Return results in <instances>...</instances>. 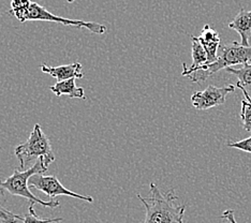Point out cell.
I'll list each match as a JSON object with an SVG mask.
<instances>
[{"label": "cell", "mask_w": 251, "mask_h": 223, "mask_svg": "<svg viewBox=\"0 0 251 223\" xmlns=\"http://www.w3.org/2000/svg\"><path fill=\"white\" fill-rule=\"evenodd\" d=\"M222 219H226V221H229L230 223H237L235 220V217H234V211L231 209H227L226 211H224L221 215Z\"/></svg>", "instance_id": "obj_19"}, {"label": "cell", "mask_w": 251, "mask_h": 223, "mask_svg": "<svg viewBox=\"0 0 251 223\" xmlns=\"http://www.w3.org/2000/svg\"><path fill=\"white\" fill-rule=\"evenodd\" d=\"M48 171V167L44 164L42 160H38L36 163L31 165L29 169L25 171L14 170L13 174L5 179H0V196H4L5 193H9L11 196L24 198L29 201V203L40 204L44 207L56 208L60 205L56 199H50V201H43V199L33 196L30 191L29 180L33 175L43 174Z\"/></svg>", "instance_id": "obj_2"}, {"label": "cell", "mask_w": 251, "mask_h": 223, "mask_svg": "<svg viewBox=\"0 0 251 223\" xmlns=\"http://www.w3.org/2000/svg\"><path fill=\"white\" fill-rule=\"evenodd\" d=\"M29 187L35 188L38 191L45 193L49 198H50V199H54L58 196H66V197H71L74 198L83 199V201L88 202V203L94 202L93 197L82 196V194H78L76 192L69 190V189H67L64 185L61 184L56 176H53V175H49V176H45L43 174L33 175L29 180Z\"/></svg>", "instance_id": "obj_6"}, {"label": "cell", "mask_w": 251, "mask_h": 223, "mask_svg": "<svg viewBox=\"0 0 251 223\" xmlns=\"http://www.w3.org/2000/svg\"><path fill=\"white\" fill-rule=\"evenodd\" d=\"M230 29L235 30L241 36L243 47H250L251 38V11L241 10L229 24Z\"/></svg>", "instance_id": "obj_10"}, {"label": "cell", "mask_w": 251, "mask_h": 223, "mask_svg": "<svg viewBox=\"0 0 251 223\" xmlns=\"http://www.w3.org/2000/svg\"><path fill=\"white\" fill-rule=\"evenodd\" d=\"M197 38L206 51L208 65L213 64L218 58V49L220 47L219 33L206 24L203 27L201 34Z\"/></svg>", "instance_id": "obj_8"}, {"label": "cell", "mask_w": 251, "mask_h": 223, "mask_svg": "<svg viewBox=\"0 0 251 223\" xmlns=\"http://www.w3.org/2000/svg\"><path fill=\"white\" fill-rule=\"evenodd\" d=\"M19 220H23V217L16 215L12 211L5 209L0 206V222L1 223H16Z\"/></svg>", "instance_id": "obj_17"}, {"label": "cell", "mask_w": 251, "mask_h": 223, "mask_svg": "<svg viewBox=\"0 0 251 223\" xmlns=\"http://www.w3.org/2000/svg\"><path fill=\"white\" fill-rule=\"evenodd\" d=\"M226 71L230 74H234L238 78L235 87L241 89L246 100L251 103V61L243 65L239 69L227 68Z\"/></svg>", "instance_id": "obj_12"}, {"label": "cell", "mask_w": 251, "mask_h": 223, "mask_svg": "<svg viewBox=\"0 0 251 223\" xmlns=\"http://www.w3.org/2000/svg\"><path fill=\"white\" fill-rule=\"evenodd\" d=\"M191 51H192V65L188 68L187 65L182 64V72L181 75L188 77L190 74L197 72L200 68H202L203 66L208 65V59H207V54L205 51L203 45L200 43L197 37L191 36Z\"/></svg>", "instance_id": "obj_11"}, {"label": "cell", "mask_w": 251, "mask_h": 223, "mask_svg": "<svg viewBox=\"0 0 251 223\" xmlns=\"http://www.w3.org/2000/svg\"><path fill=\"white\" fill-rule=\"evenodd\" d=\"M227 146L231 148H235V149H239L245 152L251 153V136L247 137V139L238 141V142H230Z\"/></svg>", "instance_id": "obj_18"}, {"label": "cell", "mask_w": 251, "mask_h": 223, "mask_svg": "<svg viewBox=\"0 0 251 223\" xmlns=\"http://www.w3.org/2000/svg\"><path fill=\"white\" fill-rule=\"evenodd\" d=\"M251 61V47H243L241 43L232 42L221 48L218 58L210 65L203 66L195 73L190 74L188 78L193 83L205 82L215 73L236 65H245Z\"/></svg>", "instance_id": "obj_3"}, {"label": "cell", "mask_w": 251, "mask_h": 223, "mask_svg": "<svg viewBox=\"0 0 251 223\" xmlns=\"http://www.w3.org/2000/svg\"><path fill=\"white\" fill-rule=\"evenodd\" d=\"M241 118L244 129L247 132H251V103L247 100H242Z\"/></svg>", "instance_id": "obj_16"}, {"label": "cell", "mask_w": 251, "mask_h": 223, "mask_svg": "<svg viewBox=\"0 0 251 223\" xmlns=\"http://www.w3.org/2000/svg\"><path fill=\"white\" fill-rule=\"evenodd\" d=\"M75 81L76 78H70V79H67V81L57 82L55 85L50 86V91H53L57 97H61L66 95L69 97V98L86 99L84 88L78 87Z\"/></svg>", "instance_id": "obj_13"}, {"label": "cell", "mask_w": 251, "mask_h": 223, "mask_svg": "<svg viewBox=\"0 0 251 223\" xmlns=\"http://www.w3.org/2000/svg\"><path fill=\"white\" fill-rule=\"evenodd\" d=\"M27 21H42V22H53V23H60L65 26H74L76 28H86L90 32L95 34H103L106 32V27L99 23L96 22H86L82 20H71L67 17H62L55 15L52 12L45 8L40 5L37 2H31L29 8V12L27 15Z\"/></svg>", "instance_id": "obj_5"}, {"label": "cell", "mask_w": 251, "mask_h": 223, "mask_svg": "<svg viewBox=\"0 0 251 223\" xmlns=\"http://www.w3.org/2000/svg\"><path fill=\"white\" fill-rule=\"evenodd\" d=\"M33 206H35V204L29 203V206H28V214L25 217H23V220H22L24 223H54V222L62 221V218H54V219L39 218Z\"/></svg>", "instance_id": "obj_15"}, {"label": "cell", "mask_w": 251, "mask_h": 223, "mask_svg": "<svg viewBox=\"0 0 251 223\" xmlns=\"http://www.w3.org/2000/svg\"><path fill=\"white\" fill-rule=\"evenodd\" d=\"M67 1H68V2H69V3H72V2H74V1H75V0H67Z\"/></svg>", "instance_id": "obj_20"}, {"label": "cell", "mask_w": 251, "mask_h": 223, "mask_svg": "<svg viewBox=\"0 0 251 223\" xmlns=\"http://www.w3.org/2000/svg\"><path fill=\"white\" fill-rule=\"evenodd\" d=\"M31 2V0H11L10 13L13 14L21 23H25Z\"/></svg>", "instance_id": "obj_14"}, {"label": "cell", "mask_w": 251, "mask_h": 223, "mask_svg": "<svg viewBox=\"0 0 251 223\" xmlns=\"http://www.w3.org/2000/svg\"><path fill=\"white\" fill-rule=\"evenodd\" d=\"M41 71L44 73H48L50 75H52L56 79H58V82L67 81L70 78H83L84 74L82 73L83 66L79 62H74V64L70 65H64L58 67H50L47 65H41L40 67Z\"/></svg>", "instance_id": "obj_9"}, {"label": "cell", "mask_w": 251, "mask_h": 223, "mask_svg": "<svg viewBox=\"0 0 251 223\" xmlns=\"http://www.w3.org/2000/svg\"><path fill=\"white\" fill-rule=\"evenodd\" d=\"M14 152L20 161L21 169H25L32 161H38L39 159L49 168L56 159L50 141L39 124H35L27 141L15 147Z\"/></svg>", "instance_id": "obj_4"}, {"label": "cell", "mask_w": 251, "mask_h": 223, "mask_svg": "<svg viewBox=\"0 0 251 223\" xmlns=\"http://www.w3.org/2000/svg\"><path fill=\"white\" fill-rule=\"evenodd\" d=\"M150 189L151 194L148 198L138 194L146 210L144 223H184L186 206L175 204L178 197L173 189L163 193L155 182H151Z\"/></svg>", "instance_id": "obj_1"}, {"label": "cell", "mask_w": 251, "mask_h": 223, "mask_svg": "<svg viewBox=\"0 0 251 223\" xmlns=\"http://www.w3.org/2000/svg\"><path fill=\"white\" fill-rule=\"evenodd\" d=\"M235 86L227 84L224 87H216L209 85L203 91H197L191 97V103L193 107L199 111H206L215 106L222 105L226 102V96L235 91Z\"/></svg>", "instance_id": "obj_7"}]
</instances>
